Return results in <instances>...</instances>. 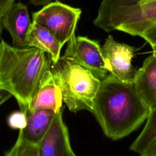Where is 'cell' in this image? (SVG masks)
Here are the masks:
<instances>
[{"label":"cell","instance_id":"2","mask_svg":"<svg viewBox=\"0 0 156 156\" xmlns=\"http://www.w3.org/2000/svg\"><path fill=\"white\" fill-rule=\"evenodd\" d=\"M52 78L46 52L34 47L11 46L1 40L0 88L15 98L22 112L26 113L32 98Z\"/></svg>","mask_w":156,"mask_h":156},{"label":"cell","instance_id":"8","mask_svg":"<svg viewBox=\"0 0 156 156\" xmlns=\"http://www.w3.org/2000/svg\"><path fill=\"white\" fill-rule=\"evenodd\" d=\"M140 4V0H102L93 24L108 32L116 30L127 15Z\"/></svg>","mask_w":156,"mask_h":156},{"label":"cell","instance_id":"15","mask_svg":"<svg viewBox=\"0 0 156 156\" xmlns=\"http://www.w3.org/2000/svg\"><path fill=\"white\" fill-rule=\"evenodd\" d=\"M156 139V107L151 110L142 131L130 146V150L143 155Z\"/></svg>","mask_w":156,"mask_h":156},{"label":"cell","instance_id":"17","mask_svg":"<svg viewBox=\"0 0 156 156\" xmlns=\"http://www.w3.org/2000/svg\"><path fill=\"white\" fill-rule=\"evenodd\" d=\"M7 124L13 129H22L27 124L26 114L20 111H15L7 118Z\"/></svg>","mask_w":156,"mask_h":156},{"label":"cell","instance_id":"4","mask_svg":"<svg viewBox=\"0 0 156 156\" xmlns=\"http://www.w3.org/2000/svg\"><path fill=\"white\" fill-rule=\"evenodd\" d=\"M81 9L59 1H52L32 13V21L48 29L63 47L75 35Z\"/></svg>","mask_w":156,"mask_h":156},{"label":"cell","instance_id":"22","mask_svg":"<svg viewBox=\"0 0 156 156\" xmlns=\"http://www.w3.org/2000/svg\"><path fill=\"white\" fill-rule=\"evenodd\" d=\"M29 2L34 5H44L52 1L57 0H29Z\"/></svg>","mask_w":156,"mask_h":156},{"label":"cell","instance_id":"23","mask_svg":"<svg viewBox=\"0 0 156 156\" xmlns=\"http://www.w3.org/2000/svg\"><path fill=\"white\" fill-rule=\"evenodd\" d=\"M156 0H140V4H147L150 3L154 1H155Z\"/></svg>","mask_w":156,"mask_h":156},{"label":"cell","instance_id":"3","mask_svg":"<svg viewBox=\"0 0 156 156\" xmlns=\"http://www.w3.org/2000/svg\"><path fill=\"white\" fill-rule=\"evenodd\" d=\"M50 69L54 81L61 90L63 101L69 111L76 113L86 110L92 112L101 80L90 71L63 55L56 62L50 59Z\"/></svg>","mask_w":156,"mask_h":156},{"label":"cell","instance_id":"14","mask_svg":"<svg viewBox=\"0 0 156 156\" xmlns=\"http://www.w3.org/2000/svg\"><path fill=\"white\" fill-rule=\"evenodd\" d=\"M62 102L61 90L52 78L40 89L32 98L29 104L27 111L49 110L57 113L62 108Z\"/></svg>","mask_w":156,"mask_h":156},{"label":"cell","instance_id":"1","mask_svg":"<svg viewBox=\"0 0 156 156\" xmlns=\"http://www.w3.org/2000/svg\"><path fill=\"white\" fill-rule=\"evenodd\" d=\"M149 112L133 81L122 82L111 74L101 80L92 113L108 138L118 140L129 135L146 121Z\"/></svg>","mask_w":156,"mask_h":156},{"label":"cell","instance_id":"16","mask_svg":"<svg viewBox=\"0 0 156 156\" xmlns=\"http://www.w3.org/2000/svg\"><path fill=\"white\" fill-rule=\"evenodd\" d=\"M4 155L6 156H39V147L17 138L13 146Z\"/></svg>","mask_w":156,"mask_h":156},{"label":"cell","instance_id":"9","mask_svg":"<svg viewBox=\"0 0 156 156\" xmlns=\"http://www.w3.org/2000/svg\"><path fill=\"white\" fill-rule=\"evenodd\" d=\"M1 20L2 27L12 37L13 46L28 47L27 38L32 22L26 5L21 2H14Z\"/></svg>","mask_w":156,"mask_h":156},{"label":"cell","instance_id":"25","mask_svg":"<svg viewBox=\"0 0 156 156\" xmlns=\"http://www.w3.org/2000/svg\"><path fill=\"white\" fill-rule=\"evenodd\" d=\"M152 50H153V54H154L156 55V47H152Z\"/></svg>","mask_w":156,"mask_h":156},{"label":"cell","instance_id":"11","mask_svg":"<svg viewBox=\"0 0 156 156\" xmlns=\"http://www.w3.org/2000/svg\"><path fill=\"white\" fill-rule=\"evenodd\" d=\"M156 23V1L140 4L133 9L126 16L116 30L132 36H139Z\"/></svg>","mask_w":156,"mask_h":156},{"label":"cell","instance_id":"20","mask_svg":"<svg viewBox=\"0 0 156 156\" xmlns=\"http://www.w3.org/2000/svg\"><path fill=\"white\" fill-rule=\"evenodd\" d=\"M142 156H156V139L152 143Z\"/></svg>","mask_w":156,"mask_h":156},{"label":"cell","instance_id":"7","mask_svg":"<svg viewBox=\"0 0 156 156\" xmlns=\"http://www.w3.org/2000/svg\"><path fill=\"white\" fill-rule=\"evenodd\" d=\"M68 128L62 117V108L55 113L46 133L39 144V156H75Z\"/></svg>","mask_w":156,"mask_h":156},{"label":"cell","instance_id":"24","mask_svg":"<svg viewBox=\"0 0 156 156\" xmlns=\"http://www.w3.org/2000/svg\"><path fill=\"white\" fill-rule=\"evenodd\" d=\"M2 23H1V18H0V36H1V34L2 33Z\"/></svg>","mask_w":156,"mask_h":156},{"label":"cell","instance_id":"6","mask_svg":"<svg viewBox=\"0 0 156 156\" xmlns=\"http://www.w3.org/2000/svg\"><path fill=\"white\" fill-rule=\"evenodd\" d=\"M101 48L108 72L121 81H133L136 71L132 66V60L135 48L116 41L111 35L106 38Z\"/></svg>","mask_w":156,"mask_h":156},{"label":"cell","instance_id":"21","mask_svg":"<svg viewBox=\"0 0 156 156\" xmlns=\"http://www.w3.org/2000/svg\"><path fill=\"white\" fill-rule=\"evenodd\" d=\"M12 96V94L5 90V89L0 88V105L10 98Z\"/></svg>","mask_w":156,"mask_h":156},{"label":"cell","instance_id":"18","mask_svg":"<svg viewBox=\"0 0 156 156\" xmlns=\"http://www.w3.org/2000/svg\"><path fill=\"white\" fill-rule=\"evenodd\" d=\"M140 37L145 40L151 47H156V23L146 29Z\"/></svg>","mask_w":156,"mask_h":156},{"label":"cell","instance_id":"12","mask_svg":"<svg viewBox=\"0 0 156 156\" xmlns=\"http://www.w3.org/2000/svg\"><path fill=\"white\" fill-rule=\"evenodd\" d=\"M27 124L20 130L18 138L38 146L46 133L55 113L49 110H40L26 113Z\"/></svg>","mask_w":156,"mask_h":156},{"label":"cell","instance_id":"19","mask_svg":"<svg viewBox=\"0 0 156 156\" xmlns=\"http://www.w3.org/2000/svg\"><path fill=\"white\" fill-rule=\"evenodd\" d=\"M16 0H0V18L10 9Z\"/></svg>","mask_w":156,"mask_h":156},{"label":"cell","instance_id":"13","mask_svg":"<svg viewBox=\"0 0 156 156\" xmlns=\"http://www.w3.org/2000/svg\"><path fill=\"white\" fill-rule=\"evenodd\" d=\"M28 47H34L46 52L52 62L60 57L62 47L55 38L44 27L32 21L27 38Z\"/></svg>","mask_w":156,"mask_h":156},{"label":"cell","instance_id":"5","mask_svg":"<svg viewBox=\"0 0 156 156\" xmlns=\"http://www.w3.org/2000/svg\"><path fill=\"white\" fill-rule=\"evenodd\" d=\"M63 56L88 69L100 80L107 75L102 48L96 40L74 35L67 42Z\"/></svg>","mask_w":156,"mask_h":156},{"label":"cell","instance_id":"10","mask_svg":"<svg viewBox=\"0 0 156 156\" xmlns=\"http://www.w3.org/2000/svg\"><path fill=\"white\" fill-rule=\"evenodd\" d=\"M142 101L150 110L156 107V55L152 53L136 71L133 79Z\"/></svg>","mask_w":156,"mask_h":156}]
</instances>
